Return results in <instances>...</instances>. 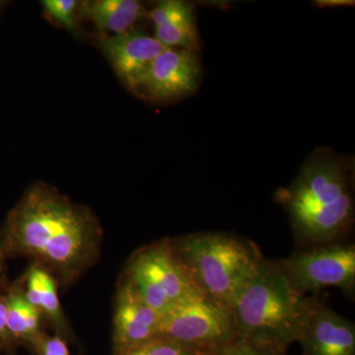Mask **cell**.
<instances>
[{
    "label": "cell",
    "instance_id": "cell-19",
    "mask_svg": "<svg viewBox=\"0 0 355 355\" xmlns=\"http://www.w3.org/2000/svg\"><path fill=\"white\" fill-rule=\"evenodd\" d=\"M35 349L39 355H70L67 343L60 335H44Z\"/></svg>",
    "mask_w": 355,
    "mask_h": 355
},
{
    "label": "cell",
    "instance_id": "cell-8",
    "mask_svg": "<svg viewBox=\"0 0 355 355\" xmlns=\"http://www.w3.org/2000/svg\"><path fill=\"white\" fill-rule=\"evenodd\" d=\"M162 315L147 304L130 280L121 277L114 298L113 342L116 355L137 352L159 338Z\"/></svg>",
    "mask_w": 355,
    "mask_h": 355
},
{
    "label": "cell",
    "instance_id": "cell-9",
    "mask_svg": "<svg viewBox=\"0 0 355 355\" xmlns=\"http://www.w3.org/2000/svg\"><path fill=\"white\" fill-rule=\"evenodd\" d=\"M198 51L167 49L147 70L137 90L153 102H170L197 91L202 78Z\"/></svg>",
    "mask_w": 355,
    "mask_h": 355
},
{
    "label": "cell",
    "instance_id": "cell-22",
    "mask_svg": "<svg viewBox=\"0 0 355 355\" xmlns=\"http://www.w3.org/2000/svg\"><path fill=\"white\" fill-rule=\"evenodd\" d=\"M6 256L4 254L1 245H0V291L6 284V270H4V261H6Z\"/></svg>",
    "mask_w": 355,
    "mask_h": 355
},
{
    "label": "cell",
    "instance_id": "cell-15",
    "mask_svg": "<svg viewBox=\"0 0 355 355\" xmlns=\"http://www.w3.org/2000/svg\"><path fill=\"white\" fill-rule=\"evenodd\" d=\"M7 306V324L12 340H21L36 347L42 336V316L26 298L21 287L11 288L4 296Z\"/></svg>",
    "mask_w": 355,
    "mask_h": 355
},
{
    "label": "cell",
    "instance_id": "cell-14",
    "mask_svg": "<svg viewBox=\"0 0 355 355\" xmlns=\"http://www.w3.org/2000/svg\"><path fill=\"white\" fill-rule=\"evenodd\" d=\"M80 6L84 16L109 36L133 29L146 14L142 4L135 0H94Z\"/></svg>",
    "mask_w": 355,
    "mask_h": 355
},
{
    "label": "cell",
    "instance_id": "cell-10",
    "mask_svg": "<svg viewBox=\"0 0 355 355\" xmlns=\"http://www.w3.org/2000/svg\"><path fill=\"white\" fill-rule=\"evenodd\" d=\"M297 342L304 355H355V326L314 296Z\"/></svg>",
    "mask_w": 355,
    "mask_h": 355
},
{
    "label": "cell",
    "instance_id": "cell-11",
    "mask_svg": "<svg viewBox=\"0 0 355 355\" xmlns=\"http://www.w3.org/2000/svg\"><path fill=\"white\" fill-rule=\"evenodd\" d=\"M101 46L116 73L132 90L139 89L155 58L167 50L154 36L135 28L105 37Z\"/></svg>",
    "mask_w": 355,
    "mask_h": 355
},
{
    "label": "cell",
    "instance_id": "cell-13",
    "mask_svg": "<svg viewBox=\"0 0 355 355\" xmlns=\"http://www.w3.org/2000/svg\"><path fill=\"white\" fill-rule=\"evenodd\" d=\"M58 282L50 272L33 263L25 277L26 298L37 310L42 318H46L58 331H69L67 319L60 305L58 293Z\"/></svg>",
    "mask_w": 355,
    "mask_h": 355
},
{
    "label": "cell",
    "instance_id": "cell-7",
    "mask_svg": "<svg viewBox=\"0 0 355 355\" xmlns=\"http://www.w3.org/2000/svg\"><path fill=\"white\" fill-rule=\"evenodd\" d=\"M282 263L294 286L305 295L328 286L350 294L354 291V245L336 242L310 247Z\"/></svg>",
    "mask_w": 355,
    "mask_h": 355
},
{
    "label": "cell",
    "instance_id": "cell-21",
    "mask_svg": "<svg viewBox=\"0 0 355 355\" xmlns=\"http://www.w3.org/2000/svg\"><path fill=\"white\" fill-rule=\"evenodd\" d=\"M314 6L319 7H340L354 6V1L352 0H317Z\"/></svg>",
    "mask_w": 355,
    "mask_h": 355
},
{
    "label": "cell",
    "instance_id": "cell-16",
    "mask_svg": "<svg viewBox=\"0 0 355 355\" xmlns=\"http://www.w3.org/2000/svg\"><path fill=\"white\" fill-rule=\"evenodd\" d=\"M44 8L49 15L57 20L60 24L69 31L76 34L78 31L77 12L80 3L76 0H44L42 1Z\"/></svg>",
    "mask_w": 355,
    "mask_h": 355
},
{
    "label": "cell",
    "instance_id": "cell-18",
    "mask_svg": "<svg viewBox=\"0 0 355 355\" xmlns=\"http://www.w3.org/2000/svg\"><path fill=\"white\" fill-rule=\"evenodd\" d=\"M139 355H205L207 352L191 349L174 340L158 338L153 340L139 350ZM209 354V352H207Z\"/></svg>",
    "mask_w": 355,
    "mask_h": 355
},
{
    "label": "cell",
    "instance_id": "cell-23",
    "mask_svg": "<svg viewBox=\"0 0 355 355\" xmlns=\"http://www.w3.org/2000/svg\"><path fill=\"white\" fill-rule=\"evenodd\" d=\"M4 6V2L0 1V11H1L2 7Z\"/></svg>",
    "mask_w": 355,
    "mask_h": 355
},
{
    "label": "cell",
    "instance_id": "cell-4",
    "mask_svg": "<svg viewBox=\"0 0 355 355\" xmlns=\"http://www.w3.org/2000/svg\"><path fill=\"white\" fill-rule=\"evenodd\" d=\"M170 241L193 286L231 308L263 259L253 243L225 233H195Z\"/></svg>",
    "mask_w": 355,
    "mask_h": 355
},
{
    "label": "cell",
    "instance_id": "cell-12",
    "mask_svg": "<svg viewBox=\"0 0 355 355\" xmlns=\"http://www.w3.org/2000/svg\"><path fill=\"white\" fill-rule=\"evenodd\" d=\"M154 38L167 49L198 51L197 18L193 4L184 0L159 1L149 12Z\"/></svg>",
    "mask_w": 355,
    "mask_h": 355
},
{
    "label": "cell",
    "instance_id": "cell-24",
    "mask_svg": "<svg viewBox=\"0 0 355 355\" xmlns=\"http://www.w3.org/2000/svg\"><path fill=\"white\" fill-rule=\"evenodd\" d=\"M127 355H139V352H133V354H127Z\"/></svg>",
    "mask_w": 355,
    "mask_h": 355
},
{
    "label": "cell",
    "instance_id": "cell-2",
    "mask_svg": "<svg viewBox=\"0 0 355 355\" xmlns=\"http://www.w3.org/2000/svg\"><path fill=\"white\" fill-rule=\"evenodd\" d=\"M297 241L331 244L349 234L354 221V161L329 147H318L291 186L277 193Z\"/></svg>",
    "mask_w": 355,
    "mask_h": 355
},
{
    "label": "cell",
    "instance_id": "cell-3",
    "mask_svg": "<svg viewBox=\"0 0 355 355\" xmlns=\"http://www.w3.org/2000/svg\"><path fill=\"white\" fill-rule=\"evenodd\" d=\"M311 301L294 286L282 261L263 259L233 308L238 336L286 354L297 342Z\"/></svg>",
    "mask_w": 355,
    "mask_h": 355
},
{
    "label": "cell",
    "instance_id": "cell-17",
    "mask_svg": "<svg viewBox=\"0 0 355 355\" xmlns=\"http://www.w3.org/2000/svg\"><path fill=\"white\" fill-rule=\"evenodd\" d=\"M270 347H263L257 343L245 340L241 336H236L231 340L217 349L211 350L205 355H284Z\"/></svg>",
    "mask_w": 355,
    "mask_h": 355
},
{
    "label": "cell",
    "instance_id": "cell-6",
    "mask_svg": "<svg viewBox=\"0 0 355 355\" xmlns=\"http://www.w3.org/2000/svg\"><path fill=\"white\" fill-rule=\"evenodd\" d=\"M123 277L130 280L147 304L161 315L177 301L198 291L170 239L139 250L128 261Z\"/></svg>",
    "mask_w": 355,
    "mask_h": 355
},
{
    "label": "cell",
    "instance_id": "cell-1",
    "mask_svg": "<svg viewBox=\"0 0 355 355\" xmlns=\"http://www.w3.org/2000/svg\"><path fill=\"white\" fill-rule=\"evenodd\" d=\"M102 229L87 207L57 189L33 184L9 212L0 233L6 258L23 257L69 286L99 259Z\"/></svg>",
    "mask_w": 355,
    "mask_h": 355
},
{
    "label": "cell",
    "instance_id": "cell-5",
    "mask_svg": "<svg viewBox=\"0 0 355 355\" xmlns=\"http://www.w3.org/2000/svg\"><path fill=\"white\" fill-rule=\"evenodd\" d=\"M238 336L235 313L196 291L177 301L161 320L159 338L209 352Z\"/></svg>",
    "mask_w": 355,
    "mask_h": 355
},
{
    "label": "cell",
    "instance_id": "cell-20",
    "mask_svg": "<svg viewBox=\"0 0 355 355\" xmlns=\"http://www.w3.org/2000/svg\"><path fill=\"white\" fill-rule=\"evenodd\" d=\"M0 340L9 342L12 340L7 324V306L4 297H0Z\"/></svg>",
    "mask_w": 355,
    "mask_h": 355
}]
</instances>
